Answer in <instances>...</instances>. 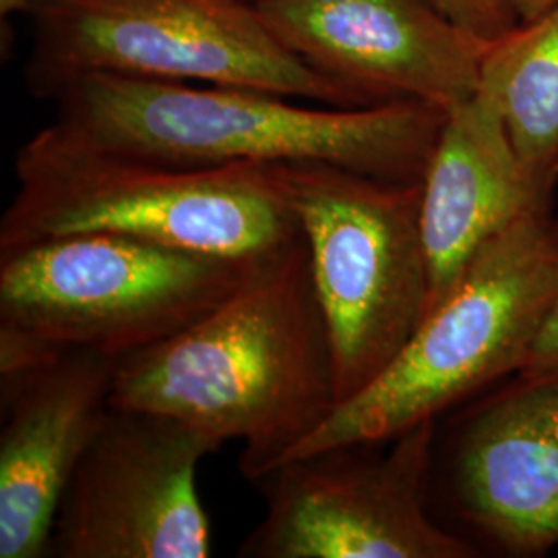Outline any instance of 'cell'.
I'll list each match as a JSON object with an SVG mask.
<instances>
[{"label":"cell","mask_w":558,"mask_h":558,"mask_svg":"<svg viewBox=\"0 0 558 558\" xmlns=\"http://www.w3.org/2000/svg\"><path fill=\"white\" fill-rule=\"evenodd\" d=\"M439 420L396 439L343 442L288 459L257 482L265 515L240 558H472L430 499Z\"/></svg>","instance_id":"cell-8"},{"label":"cell","mask_w":558,"mask_h":558,"mask_svg":"<svg viewBox=\"0 0 558 558\" xmlns=\"http://www.w3.org/2000/svg\"><path fill=\"white\" fill-rule=\"evenodd\" d=\"M117 364L60 350L0 379V558L48 557L62 495L112 408Z\"/></svg>","instance_id":"cell-12"},{"label":"cell","mask_w":558,"mask_h":558,"mask_svg":"<svg viewBox=\"0 0 558 558\" xmlns=\"http://www.w3.org/2000/svg\"><path fill=\"white\" fill-rule=\"evenodd\" d=\"M440 13L484 40H500L518 27L499 0H430Z\"/></svg>","instance_id":"cell-15"},{"label":"cell","mask_w":558,"mask_h":558,"mask_svg":"<svg viewBox=\"0 0 558 558\" xmlns=\"http://www.w3.org/2000/svg\"><path fill=\"white\" fill-rule=\"evenodd\" d=\"M29 92L54 100L73 81L106 73L246 87L333 108L354 94L290 52L239 0H34Z\"/></svg>","instance_id":"cell-6"},{"label":"cell","mask_w":558,"mask_h":558,"mask_svg":"<svg viewBox=\"0 0 558 558\" xmlns=\"http://www.w3.org/2000/svg\"><path fill=\"white\" fill-rule=\"evenodd\" d=\"M265 170L308 251L341 405L379 379L428 313L422 182H389L329 163Z\"/></svg>","instance_id":"cell-5"},{"label":"cell","mask_w":558,"mask_h":558,"mask_svg":"<svg viewBox=\"0 0 558 558\" xmlns=\"http://www.w3.org/2000/svg\"><path fill=\"white\" fill-rule=\"evenodd\" d=\"M239 2H244V4H257L259 0H239Z\"/></svg>","instance_id":"cell-19"},{"label":"cell","mask_w":558,"mask_h":558,"mask_svg":"<svg viewBox=\"0 0 558 558\" xmlns=\"http://www.w3.org/2000/svg\"><path fill=\"white\" fill-rule=\"evenodd\" d=\"M555 366H558V299L539 329L525 368L532 371V368H555Z\"/></svg>","instance_id":"cell-16"},{"label":"cell","mask_w":558,"mask_h":558,"mask_svg":"<svg viewBox=\"0 0 558 558\" xmlns=\"http://www.w3.org/2000/svg\"><path fill=\"white\" fill-rule=\"evenodd\" d=\"M112 405L182 420L218 447L242 442L240 474H271L339 405L304 239L177 336L120 359Z\"/></svg>","instance_id":"cell-1"},{"label":"cell","mask_w":558,"mask_h":558,"mask_svg":"<svg viewBox=\"0 0 558 558\" xmlns=\"http://www.w3.org/2000/svg\"><path fill=\"white\" fill-rule=\"evenodd\" d=\"M0 253L69 234H119L205 255L267 259L302 239L265 166L189 168L48 124L15 158Z\"/></svg>","instance_id":"cell-3"},{"label":"cell","mask_w":558,"mask_h":558,"mask_svg":"<svg viewBox=\"0 0 558 558\" xmlns=\"http://www.w3.org/2000/svg\"><path fill=\"white\" fill-rule=\"evenodd\" d=\"M502 11L518 25L532 23L558 7V0H499Z\"/></svg>","instance_id":"cell-17"},{"label":"cell","mask_w":558,"mask_h":558,"mask_svg":"<svg viewBox=\"0 0 558 558\" xmlns=\"http://www.w3.org/2000/svg\"><path fill=\"white\" fill-rule=\"evenodd\" d=\"M482 89L499 101L507 135L542 186L558 182V7L495 40L482 64Z\"/></svg>","instance_id":"cell-14"},{"label":"cell","mask_w":558,"mask_h":558,"mask_svg":"<svg viewBox=\"0 0 558 558\" xmlns=\"http://www.w3.org/2000/svg\"><path fill=\"white\" fill-rule=\"evenodd\" d=\"M54 122L83 140L189 168L329 163L420 184L447 108L306 106L259 89L94 73L66 85Z\"/></svg>","instance_id":"cell-2"},{"label":"cell","mask_w":558,"mask_h":558,"mask_svg":"<svg viewBox=\"0 0 558 558\" xmlns=\"http://www.w3.org/2000/svg\"><path fill=\"white\" fill-rule=\"evenodd\" d=\"M263 23L290 52L364 106L453 108L478 92L490 40L430 0H259Z\"/></svg>","instance_id":"cell-11"},{"label":"cell","mask_w":558,"mask_h":558,"mask_svg":"<svg viewBox=\"0 0 558 558\" xmlns=\"http://www.w3.org/2000/svg\"><path fill=\"white\" fill-rule=\"evenodd\" d=\"M34 0H0V13L13 15V13H27L32 9Z\"/></svg>","instance_id":"cell-18"},{"label":"cell","mask_w":558,"mask_h":558,"mask_svg":"<svg viewBox=\"0 0 558 558\" xmlns=\"http://www.w3.org/2000/svg\"><path fill=\"white\" fill-rule=\"evenodd\" d=\"M274 257L232 259L101 232L38 240L0 253V327L126 359L205 317Z\"/></svg>","instance_id":"cell-7"},{"label":"cell","mask_w":558,"mask_h":558,"mask_svg":"<svg viewBox=\"0 0 558 558\" xmlns=\"http://www.w3.org/2000/svg\"><path fill=\"white\" fill-rule=\"evenodd\" d=\"M557 299L558 221L544 211L482 246L379 379L338 405L288 459L396 439L513 377Z\"/></svg>","instance_id":"cell-4"},{"label":"cell","mask_w":558,"mask_h":558,"mask_svg":"<svg viewBox=\"0 0 558 558\" xmlns=\"http://www.w3.org/2000/svg\"><path fill=\"white\" fill-rule=\"evenodd\" d=\"M472 399L437 428L430 499L502 555L542 557L558 544V366Z\"/></svg>","instance_id":"cell-10"},{"label":"cell","mask_w":558,"mask_h":558,"mask_svg":"<svg viewBox=\"0 0 558 558\" xmlns=\"http://www.w3.org/2000/svg\"><path fill=\"white\" fill-rule=\"evenodd\" d=\"M553 197L555 191L519 160L490 92L478 87L470 100L449 108L422 180L428 313L482 246L530 216L553 211Z\"/></svg>","instance_id":"cell-13"},{"label":"cell","mask_w":558,"mask_h":558,"mask_svg":"<svg viewBox=\"0 0 558 558\" xmlns=\"http://www.w3.org/2000/svg\"><path fill=\"white\" fill-rule=\"evenodd\" d=\"M218 449L182 420L112 405L62 495L48 557H211L197 470Z\"/></svg>","instance_id":"cell-9"}]
</instances>
